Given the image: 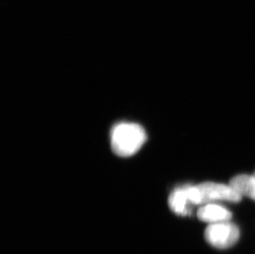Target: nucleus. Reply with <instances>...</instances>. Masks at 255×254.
Wrapping results in <instances>:
<instances>
[{"instance_id": "7", "label": "nucleus", "mask_w": 255, "mask_h": 254, "mask_svg": "<svg viewBox=\"0 0 255 254\" xmlns=\"http://www.w3.org/2000/svg\"><path fill=\"white\" fill-rule=\"evenodd\" d=\"M254 174H255V173H254Z\"/></svg>"}, {"instance_id": "6", "label": "nucleus", "mask_w": 255, "mask_h": 254, "mask_svg": "<svg viewBox=\"0 0 255 254\" xmlns=\"http://www.w3.org/2000/svg\"><path fill=\"white\" fill-rule=\"evenodd\" d=\"M230 185L239 194L255 201V174H240L231 178Z\"/></svg>"}, {"instance_id": "4", "label": "nucleus", "mask_w": 255, "mask_h": 254, "mask_svg": "<svg viewBox=\"0 0 255 254\" xmlns=\"http://www.w3.org/2000/svg\"><path fill=\"white\" fill-rule=\"evenodd\" d=\"M200 221L210 224L220 223L229 221L232 213L228 209L216 203L205 204L198 209L197 214Z\"/></svg>"}, {"instance_id": "1", "label": "nucleus", "mask_w": 255, "mask_h": 254, "mask_svg": "<svg viewBox=\"0 0 255 254\" xmlns=\"http://www.w3.org/2000/svg\"><path fill=\"white\" fill-rule=\"evenodd\" d=\"M147 134L144 128L137 123H120L111 130L110 142L115 154L127 158L137 153L146 141Z\"/></svg>"}, {"instance_id": "2", "label": "nucleus", "mask_w": 255, "mask_h": 254, "mask_svg": "<svg viewBox=\"0 0 255 254\" xmlns=\"http://www.w3.org/2000/svg\"><path fill=\"white\" fill-rule=\"evenodd\" d=\"M185 188L188 199L194 206L221 201L237 203L242 199L241 195L230 184L206 182L198 185L185 186Z\"/></svg>"}, {"instance_id": "3", "label": "nucleus", "mask_w": 255, "mask_h": 254, "mask_svg": "<svg viewBox=\"0 0 255 254\" xmlns=\"http://www.w3.org/2000/svg\"><path fill=\"white\" fill-rule=\"evenodd\" d=\"M204 237L212 247L225 250L236 245L240 239V230L229 221L210 224L205 230Z\"/></svg>"}, {"instance_id": "5", "label": "nucleus", "mask_w": 255, "mask_h": 254, "mask_svg": "<svg viewBox=\"0 0 255 254\" xmlns=\"http://www.w3.org/2000/svg\"><path fill=\"white\" fill-rule=\"evenodd\" d=\"M168 203L169 208L172 210L173 213L177 214L178 216H189L192 212V203L188 199L185 186L177 187L173 190L169 195Z\"/></svg>"}]
</instances>
